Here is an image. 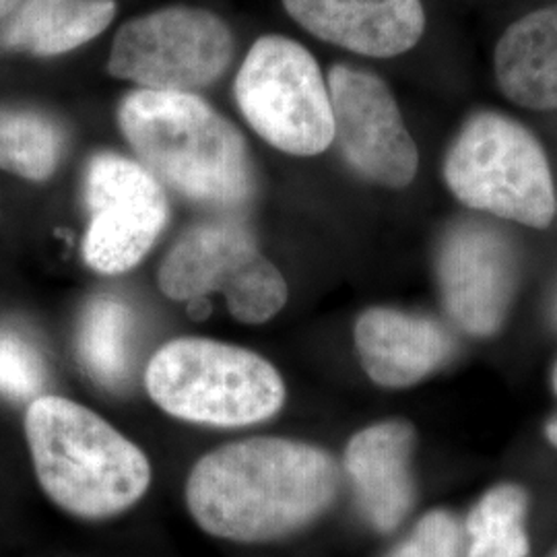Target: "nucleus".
Wrapping results in <instances>:
<instances>
[{"mask_svg":"<svg viewBox=\"0 0 557 557\" xmlns=\"http://www.w3.org/2000/svg\"><path fill=\"white\" fill-rule=\"evenodd\" d=\"M85 202L89 225L83 257L103 275L137 267L168 223V197L160 180L116 153H100L89 161Z\"/></svg>","mask_w":557,"mask_h":557,"instance_id":"1a4fd4ad","label":"nucleus"},{"mask_svg":"<svg viewBox=\"0 0 557 557\" xmlns=\"http://www.w3.org/2000/svg\"><path fill=\"white\" fill-rule=\"evenodd\" d=\"M547 438L552 440V444L557 448V418L552 419L547 425Z\"/></svg>","mask_w":557,"mask_h":557,"instance_id":"5701e85b","label":"nucleus"},{"mask_svg":"<svg viewBox=\"0 0 557 557\" xmlns=\"http://www.w3.org/2000/svg\"><path fill=\"white\" fill-rule=\"evenodd\" d=\"M59 126L32 110L0 108V170L21 178H50L59 165Z\"/></svg>","mask_w":557,"mask_h":557,"instance_id":"a211bd4d","label":"nucleus"},{"mask_svg":"<svg viewBox=\"0 0 557 557\" xmlns=\"http://www.w3.org/2000/svg\"><path fill=\"white\" fill-rule=\"evenodd\" d=\"M554 388H556V393H557V363H556V370H554Z\"/></svg>","mask_w":557,"mask_h":557,"instance_id":"b1692460","label":"nucleus"},{"mask_svg":"<svg viewBox=\"0 0 557 557\" xmlns=\"http://www.w3.org/2000/svg\"><path fill=\"white\" fill-rule=\"evenodd\" d=\"M527 494L517 485H498L479 499L467 518L469 557H527Z\"/></svg>","mask_w":557,"mask_h":557,"instance_id":"6ab92c4d","label":"nucleus"},{"mask_svg":"<svg viewBox=\"0 0 557 557\" xmlns=\"http://www.w3.org/2000/svg\"><path fill=\"white\" fill-rule=\"evenodd\" d=\"M444 180L475 211L537 230L556 215L554 180L541 143L498 112L467 120L446 153Z\"/></svg>","mask_w":557,"mask_h":557,"instance_id":"39448f33","label":"nucleus"},{"mask_svg":"<svg viewBox=\"0 0 557 557\" xmlns=\"http://www.w3.org/2000/svg\"><path fill=\"white\" fill-rule=\"evenodd\" d=\"M337 487V465L317 446L250 438L200 458L186 483V502L209 535L262 543L317 520Z\"/></svg>","mask_w":557,"mask_h":557,"instance_id":"f257e3e1","label":"nucleus"},{"mask_svg":"<svg viewBox=\"0 0 557 557\" xmlns=\"http://www.w3.org/2000/svg\"><path fill=\"white\" fill-rule=\"evenodd\" d=\"M21 0H0V20L7 15H13V11L20 7Z\"/></svg>","mask_w":557,"mask_h":557,"instance_id":"4be33fe9","label":"nucleus"},{"mask_svg":"<svg viewBox=\"0 0 557 557\" xmlns=\"http://www.w3.org/2000/svg\"><path fill=\"white\" fill-rule=\"evenodd\" d=\"M120 128L156 178L213 207H239L255 178L238 128L193 94L139 89L120 103Z\"/></svg>","mask_w":557,"mask_h":557,"instance_id":"f03ea898","label":"nucleus"},{"mask_svg":"<svg viewBox=\"0 0 557 557\" xmlns=\"http://www.w3.org/2000/svg\"><path fill=\"white\" fill-rule=\"evenodd\" d=\"M283 4L312 36L374 59L411 50L425 29L419 0H283Z\"/></svg>","mask_w":557,"mask_h":557,"instance_id":"f8f14e48","label":"nucleus"},{"mask_svg":"<svg viewBox=\"0 0 557 557\" xmlns=\"http://www.w3.org/2000/svg\"><path fill=\"white\" fill-rule=\"evenodd\" d=\"M133 310L112 296L91 299L83 312L77 354L87 374L108 388H120L133 366Z\"/></svg>","mask_w":557,"mask_h":557,"instance_id":"f3484780","label":"nucleus"},{"mask_svg":"<svg viewBox=\"0 0 557 557\" xmlns=\"http://www.w3.org/2000/svg\"><path fill=\"white\" fill-rule=\"evenodd\" d=\"M416 432L405 421H382L349 440L345 469L359 508L382 533L395 531L413 508L411 455Z\"/></svg>","mask_w":557,"mask_h":557,"instance_id":"4468645a","label":"nucleus"},{"mask_svg":"<svg viewBox=\"0 0 557 557\" xmlns=\"http://www.w3.org/2000/svg\"><path fill=\"white\" fill-rule=\"evenodd\" d=\"M557 557V556H556Z\"/></svg>","mask_w":557,"mask_h":557,"instance_id":"393cba45","label":"nucleus"},{"mask_svg":"<svg viewBox=\"0 0 557 557\" xmlns=\"http://www.w3.org/2000/svg\"><path fill=\"white\" fill-rule=\"evenodd\" d=\"M326 85L335 139L347 163L380 186H409L418 174V147L386 83L368 71L337 64Z\"/></svg>","mask_w":557,"mask_h":557,"instance_id":"9d476101","label":"nucleus"},{"mask_svg":"<svg viewBox=\"0 0 557 557\" xmlns=\"http://www.w3.org/2000/svg\"><path fill=\"white\" fill-rule=\"evenodd\" d=\"M460 556V531L457 520L448 512L434 510L421 518L411 537L403 541L393 554L386 557H458Z\"/></svg>","mask_w":557,"mask_h":557,"instance_id":"412c9836","label":"nucleus"},{"mask_svg":"<svg viewBox=\"0 0 557 557\" xmlns=\"http://www.w3.org/2000/svg\"><path fill=\"white\" fill-rule=\"evenodd\" d=\"M232 57V32L218 15L172 7L128 21L114 38L108 69L140 89L193 94L220 79Z\"/></svg>","mask_w":557,"mask_h":557,"instance_id":"6e6552de","label":"nucleus"},{"mask_svg":"<svg viewBox=\"0 0 557 557\" xmlns=\"http://www.w3.org/2000/svg\"><path fill=\"white\" fill-rule=\"evenodd\" d=\"M25 430L41 487L71 515H119L149 487L151 467L145 453L83 405L36 398L27 409Z\"/></svg>","mask_w":557,"mask_h":557,"instance_id":"7ed1b4c3","label":"nucleus"},{"mask_svg":"<svg viewBox=\"0 0 557 557\" xmlns=\"http://www.w3.org/2000/svg\"><path fill=\"white\" fill-rule=\"evenodd\" d=\"M356 345L366 374L384 388L413 386L440 370L455 351L436 320L395 308H370L356 324Z\"/></svg>","mask_w":557,"mask_h":557,"instance_id":"ddd939ff","label":"nucleus"},{"mask_svg":"<svg viewBox=\"0 0 557 557\" xmlns=\"http://www.w3.org/2000/svg\"><path fill=\"white\" fill-rule=\"evenodd\" d=\"M161 292L176 301L223 294L234 319L260 324L287 301V283L260 255L252 236L230 221L200 223L174 244L161 262Z\"/></svg>","mask_w":557,"mask_h":557,"instance_id":"0eeeda50","label":"nucleus"},{"mask_svg":"<svg viewBox=\"0 0 557 557\" xmlns=\"http://www.w3.org/2000/svg\"><path fill=\"white\" fill-rule=\"evenodd\" d=\"M145 384L165 413L220 428L273 418L285 400L273 363L211 338H176L163 345L147 366Z\"/></svg>","mask_w":557,"mask_h":557,"instance_id":"20e7f679","label":"nucleus"},{"mask_svg":"<svg viewBox=\"0 0 557 557\" xmlns=\"http://www.w3.org/2000/svg\"><path fill=\"white\" fill-rule=\"evenodd\" d=\"M499 89L529 110L557 108V4L512 23L494 57Z\"/></svg>","mask_w":557,"mask_h":557,"instance_id":"2eb2a0df","label":"nucleus"},{"mask_svg":"<svg viewBox=\"0 0 557 557\" xmlns=\"http://www.w3.org/2000/svg\"><path fill=\"white\" fill-rule=\"evenodd\" d=\"M114 15V0H23L4 27V44L57 57L98 38Z\"/></svg>","mask_w":557,"mask_h":557,"instance_id":"dca6fc26","label":"nucleus"},{"mask_svg":"<svg viewBox=\"0 0 557 557\" xmlns=\"http://www.w3.org/2000/svg\"><path fill=\"white\" fill-rule=\"evenodd\" d=\"M236 100L248 124L278 151L310 158L335 140L329 85L298 41L260 38L239 69Z\"/></svg>","mask_w":557,"mask_h":557,"instance_id":"423d86ee","label":"nucleus"},{"mask_svg":"<svg viewBox=\"0 0 557 557\" xmlns=\"http://www.w3.org/2000/svg\"><path fill=\"white\" fill-rule=\"evenodd\" d=\"M46 380L40 351L17 331L0 329V395L9 398L36 397Z\"/></svg>","mask_w":557,"mask_h":557,"instance_id":"aec40b11","label":"nucleus"},{"mask_svg":"<svg viewBox=\"0 0 557 557\" xmlns=\"http://www.w3.org/2000/svg\"><path fill=\"white\" fill-rule=\"evenodd\" d=\"M517 255L508 238L483 221L455 223L442 238V298L458 324L478 337L498 333L517 289Z\"/></svg>","mask_w":557,"mask_h":557,"instance_id":"9b49d317","label":"nucleus"}]
</instances>
